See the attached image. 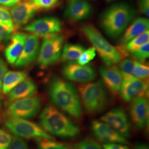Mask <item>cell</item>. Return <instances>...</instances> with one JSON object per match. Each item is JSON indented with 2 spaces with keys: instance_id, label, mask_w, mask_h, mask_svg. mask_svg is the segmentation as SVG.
<instances>
[{
  "instance_id": "4",
  "label": "cell",
  "mask_w": 149,
  "mask_h": 149,
  "mask_svg": "<svg viewBox=\"0 0 149 149\" xmlns=\"http://www.w3.org/2000/svg\"><path fill=\"white\" fill-rule=\"evenodd\" d=\"M81 103L86 112L96 114L104 111L109 103L106 87L101 81L88 82L79 88Z\"/></svg>"
},
{
  "instance_id": "3",
  "label": "cell",
  "mask_w": 149,
  "mask_h": 149,
  "mask_svg": "<svg viewBox=\"0 0 149 149\" xmlns=\"http://www.w3.org/2000/svg\"><path fill=\"white\" fill-rule=\"evenodd\" d=\"M135 15V10L130 5L118 3L103 13L100 18V25L109 37L116 38L127 29Z\"/></svg>"
},
{
  "instance_id": "17",
  "label": "cell",
  "mask_w": 149,
  "mask_h": 149,
  "mask_svg": "<svg viewBox=\"0 0 149 149\" xmlns=\"http://www.w3.org/2000/svg\"><path fill=\"white\" fill-rule=\"evenodd\" d=\"M100 72L106 87L113 95H118L120 92L123 82L120 70L114 66H102Z\"/></svg>"
},
{
  "instance_id": "16",
  "label": "cell",
  "mask_w": 149,
  "mask_h": 149,
  "mask_svg": "<svg viewBox=\"0 0 149 149\" xmlns=\"http://www.w3.org/2000/svg\"><path fill=\"white\" fill-rule=\"evenodd\" d=\"M40 50L38 37L31 34L28 36L23 49L14 65L17 68H24L33 63L37 58Z\"/></svg>"
},
{
  "instance_id": "25",
  "label": "cell",
  "mask_w": 149,
  "mask_h": 149,
  "mask_svg": "<svg viewBox=\"0 0 149 149\" xmlns=\"http://www.w3.org/2000/svg\"><path fill=\"white\" fill-rule=\"evenodd\" d=\"M53 140L47 138L37 139V149H71L67 145Z\"/></svg>"
},
{
  "instance_id": "1",
  "label": "cell",
  "mask_w": 149,
  "mask_h": 149,
  "mask_svg": "<svg viewBox=\"0 0 149 149\" xmlns=\"http://www.w3.org/2000/svg\"><path fill=\"white\" fill-rule=\"evenodd\" d=\"M49 96L54 104L74 118L80 119L82 115L80 97L71 83L55 76L49 86Z\"/></svg>"
},
{
  "instance_id": "2",
  "label": "cell",
  "mask_w": 149,
  "mask_h": 149,
  "mask_svg": "<svg viewBox=\"0 0 149 149\" xmlns=\"http://www.w3.org/2000/svg\"><path fill=\"white\" fill-rule=\"evenodd\" d=\"M40 125L49 133L63 139H74L81 133L79 127L55 107L47 105L39 117Z\"/></svg>"
},
{
  "instance_id": "40",
  "label": "cell",
  "mask_w": 149,
  "mask_h": 149,
  "mask_svg": "<svg viewBox=\"0 0 149 149\" xmlns=\"http://www.w3.org/2000/svg\"><path fill=\"white\" fill-rule=\"evenodd\" d=\"M133 149H149V146L146 144H143V143H138L136 144Z\"/></svg>"
},
{
  "instance_id": "32",
  "label": "cell",
  "mask_w": 149,
  "mask_h": 149,
  "mask_svg": "<svg viewBox=\"0 0 149 149\" xmlns=\"http://www.w3.org/2000/svg\"><path fill=\"white\" fill-rule=\"evenodd\" d=\"M8 149H30L28 144L22 139L14 136L12 138L11 143Z\"/></svg>"
},
{
  "instance_id": "10",
  "label": "cell",
  "mask_w": 149,
  "mask_h": 149,
  "mask_svg": "<svg viewBox=\"0 0 149 149\" xmlns=\"http://www.w3.org/2000/svg\"><path fill=\"white\" fill-rule=\"evenodd\" d=\"M62 74L67 80L83 84L92 81L96 76L95 70L91 65H81L71 62L64 65Z\"/></svg>"
},
{
  "instance_id": "33",
  "label": "cell",
  "mask_w": 149,
  "mask_h": 149,
  "mask_svg": "<svg viewBox=\"0 0 149 149\" xmlns=\"http://www.w3.org/2000/svg\"><path fill=\"white\" fill-rule=\"evenodd\" d=\"M12 138L10 134L0 128V149H8Z\"/></svg>"
},
{
  "instance_id": "18",
  "label": "cell",
  "mask_w": 149,
  "mask_h": 149,
  "mask_svg": "<svg viewBox=\"0 0 149 149\" xmlns=\"http://www.w3.org/2000/svg\"><path fill=\"white\" fill-rule=\"evenodd\" d=\"M92 13V7L85 0H70L64 15L72 21H80L87 19Z\"/></svg>"
},
{
  "instance_id": "15",
  "label": "cell",
  "mask_w": 149,
  "mask_h": 149,
  "mask_svg": "<svg viewBox=\"0 0 149 149\" xmlns=\"http://www.w3.org/2000/svg\"><path fill=\"white\" fill-rule=\"evenodd\" d=\"M91 130L94 137L102 143L129 144L127 139L123 137L109 125L102 121L93 120L91 123Z\"/></svg>"
},
{
  "instance_id": "22",
  "label": "cell",
  "mask_w": 149,
  "mask_h": 149,
  "mask_svg": "<svg viewBox=\"0 0 149 149\" xmlns=\"http://www.w3.org/2000/svg\"><path fill=\"white\" fill-rule=\"evenodd\" d=\"M28 72L25 71H9L6 72L2 84L1 91L7 95L15 87L27 78Z\"/></svg>"
},
{
  "instance_id": "34",
  "label": "cell",
  "mask_w": 149,
  "mask_h": 149,
  "mask_svg": "<svg viewBox=\"0 0 149 149\" xmlns=\"http://www.w3.org/2000/svg\"><path fill=\"white\" fill-rule=\"evenodd\" d=\"M59 0H33V3L39 9H49L55 5Z\"/></svg>"
},
{
  "instance_id": "31",
  "label": "cell",
  "mask_w": 149,
  "mask_h": 149,
  "mask_svg": "<svg viewBox=\"0 0 149 149\" xmlns=\"http://www.w3.org/2000/svg\"><path fill=\"white\" fill-rule=\"evenodd\" d=\"M131 54L134 59L141 61L148 58L149 55V42L145 44L142 47Z\"/></svg>"
},
{
  "instance_id": "28",
  "label": "cell",
  "mask_w": 149,
  "mask_h": 149,
  "mask_svg": "<svg viewBox=\"0 0 149 149\" xmlns=\"http://www.w3.org/2000/svg\"><path fill=\"white\" fill-rule=\"evenodd\" d=\"M0 25L8 27L13 31L16 30L10 12L3 6H0Z\"/></svg>"
},
{
  "instance_id": "26",
  "label": "cell",
  "mask_w": 149,
  "mask_h": 149,
  "mask_svg": "<svg viewBox=\"0 0 149 149\" xmlns=\"http://www.w3.org/2000/svg\"><path fill=\"white\" fill-rule=\"evenodd\" d=\"M134 61L130 59H124L120 64V71L123 80L134 77L133 69Z\"/></svg>"
},
{
  "instance_id": "11",
  "label": "cell",
  "mask_w": 149,
  "mask_h": 149,
  "mask_svg": "<svg viewBox=\"0 0 149 149\" xmlns=\"http://www.w3.org/2000/svg\"><path fill=\"white\" fill-rule=\"evenodd\" d=\"M120 93L126 102H130L136 97H146L149 93V83L135 76L123 79Z\"/></svg>"
},
{
  "instance_id": "37",
  "label": "cell",
  "mask_w": 149,
  "mask_h": 149,
  "mask_svg": "<svg viewBox=\"0 0 149 149\" xmlns=\"http://www.w3.org/2000/svg\"><path fill=\"white\" fill-rule=\"evenodd\" d=\"M8 71L7 66L4 60L0 58V92L2 90V84L3 77Z\"/></svg>"
},
{
  "instance_id": "9",
  "label": "cell",
  "mask_w": 149,
  "mask_h": 149,
  "mask_svg": "<svg viewBox=\"0 0 149 149\" xmlns=\"http://www.w3.org/2000/svg\"><path fill=\"white\" fill-rule=\"evenodd\" d=\"M101 120L106 123L116 132L125 138L130 136V125L128 116L122 108H114L101 117Z\"/></svg>"
},
{
  "instance_id": "29",
  "label": "cell",
  "mask_w": 149,
  "mask_h": 149,
  "mask_svg": "<svg viewBox=\"0 0 149 149\" xmlns=\"http://www.w3.org/2000/svg\"><path fill=\"white\" fill-rule=\"evenodd\" d=\"M72 149H103L101 146L95 140L85 138L72 145Z\"/></svg>"
},
{
  "instance_id": "36",
  "label": "cell",
  "mask_w": 149,
  "mask_h": 149,
  "mask_svg": "<svg viewBox=\"0 0 149 149\" xmlns=\"http://www.w3.org/2000/svg\"><path fill=\"white\" fill-rule=\"evenodd\" d=\"M138 6L140 11L148 17L149 15V0H138Z\"/></svg>"
},
{
  "instance_id": "27",
  "label": "cell",
  "mask_w": 149,
  "mask_h": 149,
  "mask_svg": "<svg viewBox=\"0 0 149 149\" xmlns=\"http://www.w3.org/2000/svg\"><path fill=\"white\" fill-rule=\"evenodd\" d=\"M149 74V66L138 61H134L133 74L135 77L146 80Z\"/></svg>"
},
{
  "instance_id": "12",
  "label": "cell",
  "mask_w": 149,
  "mask_h": 149,
  "mask_svg": "<svg viewBox=\"0 0 149 149\" xmlns=\"http://www.w3.org/2000/svg\"><path fill=\"white\" fill-rule=\"evenodd\" d=\"M39 10L33 0H20L12 7L10 13L16 29L28 23Z\"/></svg>"
},
{
  "instance_id": "21",
  "label": "cell",
  "mask_w": 149,
  "mask_h": 149,
  "mask_svg": "<svg viewBox=\"0 0 149 149\" xmlns=\"http://www.w3.org/2000/svg\"><path fill=\"white\" fill-rule=\"evenodd\" d=\"M149 21L148 19L140 17L135 19L132 23L126 29L122 37L120 40L122 45H125L134 38L149 30Z\"/></svg>"
},
{
  "instance_id": "8",
  "label": "cell",
  "mask_w": 149,
  "mask_h": 149,
  "mask_svg": "<svg viewBox=\"0 0 149 149\" xmlns=\"http://www.w3.org/2000/svg\"><path fill=\"white\" fill-rule=\"evenodd\" d=\"M63 42V37L57 34L44 37L38 58V64L40 68H48L59 60Z\"/></svg>"
},
{
  "instance_id": "19",
  "label": "cell",
  "mask_w": 149,
  "mask_h": 149,
  "mask_svg": "<svg viewBox=\"0 0 149 149\" xmlns=\"http://www.w3.org/2000/svg\"><path fill=\"white\" fill-rule=\"evenodd\" d=\"M28 35L26 33L18 32L13 33L10 38V42L5 50L7 61L14 65L23 49Z\"/></svg>"
},
{
  "instance_id": "30",
  "label": "cell",
  "mask_w": 149,
  "mask_h": 149,
  "mask_svg": "<svg viewBox=\"0 0 149 149\" xmlns=\"http://www.w3.org/2000/svg\"><path fill=\"white\" fill-rule=\"evenodd\" d=\"M96 56V50L92 48H88L85 50L84 52L81 55L80 58L77 60V63L81 65H87L91 61H92Z\"/></svg>"
},
{
  "instance_id": "23",
  "label": "cell",
  "mask_w": 149,
  "mask_h": 149,
  "mask_svg": "<svg viewBox=\"0 0 149 149\" xmlns=\"http://www.w3.org/2000/svg\"><path fill=\"white\" fill-rule=\"evenodd\" d=\"M149 30L140 34L125 44V47H118L117 49L123 58L129 54L133 53L135 51L142 47L145 44L149 42Z\"/></svg>"
},
{
  "instance_id": "39",
  "label": "cell",
  "mask_w": 149,
  "mask_h": 149,
  "mask_svg": "<svg viewBox=\"0 0 149 149\" xmlns=\"http://www.w3.org/2000/svg\"><path fill=\"white\" fill-rule=\"evenodd\" d=\"M20 0H0V5L4 7H12L16 5Z\"/></svg>"
},
{
  "instance_id": "5",
  "label": "cell",
  "mask_w": 149,
  "mask_h": 149,
  "mask_svg": "<svg viewBox=\"0 0 149 149\" xmlns=\"http://www.w3.org/2000/svg\"><path fill=\"white\" fill-rule=\"evenodd\" d=\"M81 30L107 66L114 65L121 61L122 56L117 49L109 43L96 27L91 24H85Z\"/></svg>"
},
{
  "instance_id": "20",
  "label": "cell",
  "mask_w": 149,
  "mask_h": 149,
  "mask_svg": "<svg viewBox=\"0 0 149 149\" xmlns=\"http://www.w3.org/2000/svg\"><path fill=\"white\" fill-rule=\"evenodd\" d=\"M37 86L31 78H26L7 94V100L12 102L33 96Z\"/></svg>"
},
{
  "instance_id": "13",
  "label": "cell",
  "mask_w": 149,
  "mask_h": 149,
  "mask_svg": "<svg viewBox=\"0 0 149 149\" xmlns=\"http://www.w3.org/2000/svg\"><path fill=\"white\" fill-rule=\"evenodd\" d=\"M24 29L37 37H44L60 32L61 23L56 17H46L32 22Z\"/></svg>"
},
{
  "instance_id": "6",
  "label": "cell",
  "mask_w": 149,
  "mask_h": 149,
  "mask_svg": "<svg viewBox=\"0 0 149 149\" xmlns=\"http://www.w3.org/2000/svg\"><path fill=\"white\" fill-rule=\"evenodd\" d=\"M42 104V100L38 96L10 102L6 107L5 116L8 118H32L40 111Z\"/></svg>"
},
{
  "instance_id": "35",
  "label": "cell",
  "mask_w": 149,
  "mask_h": 149,
  "mask_svg": "<svg viewBox=\"0 0 149 149\" xmlns=\"http://www.w3.org/2000/svg\"><path fill=\"white\" fill-rule=\"evenodd\" d=\"M14 31L8 27L0 25V43L10 39Z\"/></svg>"
},
{
  "instance_id": "41",
  "label": "cell",
  "mask_w": 149,
  "mask_h": 149,
  "mask_svg": "<svg viewBox=\"0 0 149 149\" xmlns=\"http://www.w3.org/2000/svg\"><path fill=\"white\" fill-rule=\"evenodd\" d=\"M2 102L1 99V98H0V111H1V110L2 109Z\"/></svg>"
},
{
  "instance_id": "24",
  "label": "cell",
  "mask_w": 149,
  "mask_h": 149,
  "mask_svg": "<svg viewBox=\"0 0 149 149\" xmlns=\"http://www.w3.org/2000/svg\"><path fill=\"white\" fill-rule=\"evenodd\" d=\"M84 50L85 49L81 45L66 43L61 55L62 60L68 62L77 61Z\"/></svg>"
},
{
  "instance_id": "14",
  "label": "cell",
  "mask_w": 149,
  "mask_h": 149,
  "mask_svg": "<svg viewBox=\"0 0 149 149\" xmlns=\"http://www.w3.org/2000/svg\"><path fill=\"white\" fill-rule=\"evenodd\" d=\"M129 114L135 127L139 130L148 127L149 119V102L146 97H136L131 101Z\"/></svg>"
},
{
  "instance_id": "42",
  "label": "cell",
  "mask_w": 149,
  "mask_h": 149,
  "mask_svg": "<svg viewBox=\"0 0 149 149\" xmlns=\"http://www.w3.org/2000/svg\"><path fill=\"white\" fill-rule=\"evenodd\" d=\"M107 2H110V1H112L113 0H106Z\"/></svg>"
},
{
  "instance_id": "7",
  "label": "cell",
  "mask_w": 149,
  "mask_h": 149,
  "mask_svg": "<svg viewBox=\"0 0 149 149\" xmlns=\"http://www.w3.org/2000/svg\"><path fill=\"white\" fill-rule=\"evenodd\" d=\"M5 125L11 133L21 138L54 139L40 125L25 119L8 118Z\"/></svg>"
},
{
  "instance_id": "38",
  "label": "cell",
  "mask_w": 149,
  "mask_h": 149,
  "mask_svg": "<svg viewBox=\"0 0 149 149\" xmlns=\"http://www.w3.org/2000/svg\"><path fill=\"white\" fill-rule=\"evenodd\" d=\"M103 149H129L124 144L118 143L105 144L103 145Z\"/></svg>"
}]
</instances>
